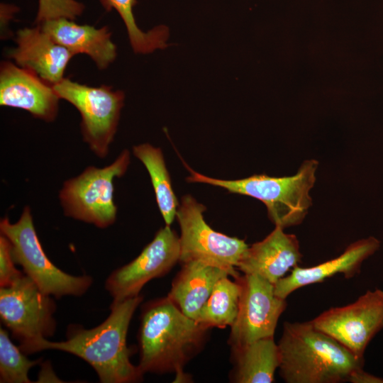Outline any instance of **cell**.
<instances>
[{
  "mask_svg": "<svg viewBox=\"0 0 383 383\" xmlns=\"http://www.w3.org/2000/svg\"><path fill=\"white\" fill-rule=\"evenodd\" d=\"M241 287L237 279L221 278L201 309L196 322L209 328L232 326L239 309Z\"/></svg>",
  "mask_w": 383,
  "mask_h": 383,
  "instance_id": "obj_21",
  "label": "cell"
},
{
  "mask_svg": "<svg viewBox=\"0 0 383 383\" xmlns=\"http://www.w3.org/2000/svg\"><path fill=\"white\" fill-rule=\"evenodd\" d=\"M279 373L287 383L348 382L363 369L358 358L311 323L284 322L277 343Z\"/></svg>",
  "mask_w": 383,
  "mask_h": 383,
  "instance_id": "obj_3",
  "label": "cell"
},
{
  "mask_svg": "<svg viewBox=\"0 0 383 383\" xmlns=\"http://www.w3.org/2000/svg\"><path fill=\"white\" fill-rule=\"evenodd\" d=\"M0 232L11 243L15 263L22 267L24 274L44 294L56 299L65 296H81L91 287L93 282L91 277L67 274L49 260L36 233L28 206L24 208L20 218L14 223L6 217L1 218Z\"/></svg>",
  "mask_w": 383,
  "mask_h": 383,
  "instance_id": "obj_5",
  "label": "cell"
},
{
  "mask_svg": "<svg viewBox=\"0 0 383 383\" xmlns=\"http://www.w3.org/2000/svg\"><path fill=\"white\" fill-rule=\"evenodd\" d=\"M348 382L351 383H383V379L365 372L363 369L354 372Z\"/></svg>",
  "mask_w": 383,
  "mask_h": 383,
  "instance_id": "obj_26",
  "label": "cell"
},
{
  "mask_svg": "<svg viewBox=\"0 0 383 383\" xmlns=\"http://www.w3.org/2000/svg\"><path fill=\"white\" fill-rule=\"evenodd\" d=\"M301 257L296 236L275 226L262 240L248 246L237 268L243 274H257L275 284L292 268L298 266Z\"/></svg>",
  "mask_w": 383,
  "mask_h": 383,
  "instance_id": "obj_14",
  "label": "cell"
},
{
  "mask_svg": "<svg viewBox=\"0 0 383 383\" xmlns=\"http://www.w3.org/2000/svg\"><path fill=\"white\" fill-rule=\"evenodd\" d=\"M11 253V243L4 235H0V286L8 287L24 274L15 267Z\"/></svg>",
  "mask_w": 383,
  "mask_h": 383,
  "instance_id": "obj_25",
  "label": "cell"
},
{
  "mask_svg": "<svg viewBox=\"0 0 383 383\" xmlns=\"http://www.w3.org/2000/svg\"><path fill=\"white\" fill-rule=\"evenodd\" d=\"M106 11L116 10L123 20L130 43L135 53L148 54L157 49L167 47L169 29L164 25L157 26L147 32L141 30L133 15V9L137 0H99Z\"/></svg>",
  "mask_w": 383,
  "mask_h": 383,
  "instance_id": "obj_22",
  "label": "cell"
},
{
  "mask_svg": "<svg viewBox=\"0 0 383 383\" xmlns=\"http://www.w3.org/2000/svg\"><path fill=\"white\" fill-rule=\"evenodd\" d=\"M233 368L231 380L236 383H272L279 365L274 336L231 348Z\"/></svg>",
  "mask_w": 383,
  "mask_h": 383,
  "instance_id": "obj_19",
  "label": "cell"
},
{
  "mask_svg": "<svg viewBox=\"0 0 383 383\" xmlns=\"http://www.w3.org/2000/svg\"><path fill=\"white\" fill-rule=\"evenodd\" d=\"M209 328L187 316L167 296L147 302L138 330L143 373L183 374L185 365L199 353Z\"/></svg>",
  "mask_w": 383,
  "mask_h": 383,
  "instance_id": "obj_2",
  "label": "cell"
},
{
  "mask_svg": "<svg viewBox=\"0 0 383 383\" xmlns=\"http://www.w3.org/2000/svg\"><path fill=\"white\" fill-rule=\"evenodd\" d=\"M52 87L60 99L72 104L80 113L84 141L96 156L106 157L117 131L123 92L106 85L81 84L68 78Z\"/></svg>",
  "mask_w": 383,
  "mask_h": 383,
  "instance_id": "obj_8",
  "label": "cell"
},
{
  "mask_svg": "<svg viewBox=\"0 0 383 383\" xmlns=\"http://www.w3.org/2000/svg\"><path fill=\"white\" fill-rule=\"evenodd\" d=\"M133 152L148 170L160 211L165 224L170 226L179 205L161 149L143 143L133 146Z\"/></svg>",
  "mask_w": 383,
  "mask_h": 383,
  "instance_id": "obj_20",
  "label": "cell"
},
{
  "mask_svg": "<svg viewBox=\"0 0 383 383\" xmlns=\"http://www.w3.org/2000/svg\"><path fill=\"white\" fill-rule=\"evenodd\" d=\"M380 245L377 238L370 236L350 244L342 254L332 260L310 267L296 266L274 284V293L286 299L299 288L322 282L338 274L346 279L353 278L360 273L363 262L374 254Z\"/></svg>",
  "mask_w": 383,
  "mask_h": 383,
  "instance_id": "obj_15",
  "label": "cell"
},
{
  "mask_svg": "<svg viewBox=\"0 0 383 383\" xmlns=\"http://www.w3.org/2000/svg\"><path fill=\"white\" fill-rule=\"evenodd\" d=\"M38 25L74 55H89L101 70L106 68L116 57V46L111 40V33L107 26L96 28L79 25L66 18L48 20Z\"/></svg>",
  "mask_w": 383,
  "mask_h": 383,
  "instance_id": "obj_17",
  "label": "cell"
},
{
  "mask_svg": "<svg viewBox=\"0 0 383 383\" xmlns=\"http://www.w3.org/2000/svg\"><path fill=\"white\" fill-rule=\"evenodd\" d=\"M59 96L52 85L37 74L3 62L0 69V104L28 111L34 117L47 122L55 119Z\"/></svg>",
  "mask_w": 383,
  "mask_h": 383,
  "instance_id": "obj_13",
  "label": "cell"
},
{
  "mask_svg": "<svg viewBox=\"0 0 383 383\" xmlns=\"http://www.w3.org/2000/svg\"><path fill=\"white\" fill-rule=\"evenodd\" d=\"M84 10V4L76 0H38L35 22L40 24L59 18L74 20Z\"/></svg>",
  "mask_w": 383,
  "mask_h": 383,
  "instance_id": "obj_24",
  "label": "cell"
},
{
  "mask_svg": "<svg viewBox=\"0 0 383 383\" xmlns=\"http://www.w3.org/2000/svg\"><path fill=\"white\" fill-rule=\"evenodd\" d=\"M318 162L311 159L304 161L292 176L274 177L255 174L247 178L224 180L189 172L187 181L222 187L229 192L249 196L261 201L267 207L270 221L282 228L300 224L312 204L309 194L316 182Z\"/></svg>",
  "mask_w": 383,
  "mask_h": 383,
  "instance_id": "obj_4",
  "label": "cell"
},
{
  "mask_svg": "<svg viewBox=\"0 0 383 383\" xmlns=\"http://www.w3.org/2000/svg\"><path fill=\"white\" fill-rule=\"evenodd\" d=\"M206 207L191 195L182 198L176 218L180 227L179 261H198L231 271L240 276L235 267L248 245L243 240L230 237L212 229L204 218Z\"/></svg>",
  "mask_w": 383,
  "mask_h": 383,
  "instance_id": "obj_7",
  "label": "cell"
},
{
  "mask_svg": "<svg viewBox=\"0 0 383 383\" xmlns=\"http://www.w3.org/2000/svg\"><path fill=\"white\" fill-rule=\"evenodd\" d=\"M358 358L383 329V290H367L354 302L331 307L311 321Z\"/></svg>",
  "mask_w": 383,
  "mask_h": 383,
  "instance_id": "obj_10",
  "label": "cell"
},
{
  "mask_svg": "<svg viewBox=\"0 0 383 383\" xmlns=\"http://www.w3.org/2000/svg\"><path fill=\"white\" fill-rule=\"evenodd\" d=\"M130 160V152L124 150L111 164L102 168L89 166L65 181L59 193L65 215L100 228L112 225L117 216L113 180L125 174Z\"/></svg>",
  "mask_w": 383,
  "mask_h": 383,
  "instance_id": "obj_6",
  "label": "cell"
},
{
  "mask_svg": "<svg viewBox=\"0 0 383 383\" xmlns=\"http://www.w3.org/2000/svg\"><path fill=\"white\" fill-rule=\"evenodd\" d=\"M143 296L130 298L110 306L111 313L99 326L87 329L70 324L66 340L52 342L41 338L20 344L26 354L57 350L72 354L89 364L101 383H133L143 379V372L131 362L126 338L130 322Z\"/></svg>",
  "mask_w": 383,
  "mask_h": 383,
  "instance_id": "obj_1",
  "label": "cell"
},
{
  "mask_svg": "<svg viewBox=\"0 0 383 383\" xmlns=\"http://www.w3.org/2000/svg\"><path fill=\"white\" fill-rule=\"evenodd\" d=\"M231 276L235 278L228 270L188 262L182 264L167 296L184 314L196 321L218 281Z\"/></svg>",
  "mask_w": 383,
  "mask_h": 383,
  "instance_id": "obj_18",
  "label": "cell"
},
{
  "mask_svg": "<svg viewBox=\"0 0 383 383\" xmlns=\"http://www.w3.org/2000/svg\"><path fill=\"white\" fill-rule=\"evenodd\" d=\"M241 292L236 319L231 327V348L274 336L279 317L287 307L286 299L274 293V284L257 274L235 278Z\"/></svg>",
  "mask_w": 383,
  "mask_h": 383,
  "instance_id": "obj_11",
  "label": "cell"
},
{
  "mask_svg": "<svg viewBox=\"0 0 383 383\" xmlns=\"http://www.w3.org/2000/svg\"><path fill=\"white\" fill-rule=\"evenodd\" d=\"M16 41L17 47L10 56L19 67L33 71L52 86L64 79L67 65L74 55L54 40L40 25L19 30Z\"/></svg>",
  "mask_w": 383,
  "mask_h": 383,
  "instance_id": "obj_16",
  "label": "cell"
},
{
  "mask_svg": "<svg viewBox=\"0 0 383 383\" xmlns=\"http://www.w3.org/2000/svg\"><path fill=\"white\" fill-rule=\"evenodd\" d=\"M41 359L29 360L11 340L5 329L0 328V382L30 383L28 371Z\"/></svg>",
  "mask_w": 383,
  "mask_h": 383,
  "instance_id": "obj_23",
  "label": "cell"
},
{
  "mask_svg": "<svg viewBox=\"0 0 383 383\" xmlns=\"http://www.w3.org/2000/svg\"><path fill=\"white\" fill-rule=\"evenodd\" d=\"M179 237L170 226L166 225L137 257L107 277L105 289L112 297V302L139 296L149 281L167 274L179 261Z\"/></svg>",
  "mask_w": 383,
  "mask_h": 383,
  "instance_id": "obj_12",
  "label": "cell"
},
{
  "mask_svg": "<svg viewBox=\"0 0 383 383\" xmlns=\"http://www.w3.org/2000/svg\"><path fill=\"white\" fill-rule=\"evenodd\" d=\"M56 304L26 274L0 289V317L20 344L52 337Z\"/></svg>",
  "mask_w": 383,
  "mask_h": 383,
  "instance_id": "obj_9",
  "label": "cell"
}]
</instances>
